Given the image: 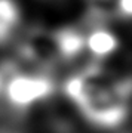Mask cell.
Instances as JSON below:
<instances>
[{"mask_svg": "<svg viewBox=\"0 0 132 133\" xmlns=\"http://www.w3.org/2000/svg\"><path fill=\"white\" fill-rule=\"evenodd\" d=\"M55 81L42 72H12L5 83L6 102L10 108L24 111L52 96Z\"/></svg>", "mask_w": 132, "mask_h": 133, "instance_id": "obj_1", "label": "cell"}, {"mask_svg": "<svg viewBox=\"0 0 132 133\" xmlns=\"http://www.w3.org/2000/svg\"><path fill=\"white\" fill-rule=\"evenodd\" d=\"M85 44L86 50L95 59H105L117 50L120 42L114 31L104 25H97L86 34Z\"/></svg>", "mask_w": 132, "mask_h": 133, "instance_id": "obj_2", "label": "cell"}, {"mask_svg": "<svg viewBox=\"0 0 132 133\" xmlns=\"http://www.w3.org/2000/svg\"><path fill=\"white\" fill-rule=\"evenodd\" d=\"M55 49L57 53L64 59H73L86 49L85 36H82L77 30L65 28L59 31L55 37Z\"/></svg>", "mask_w": 132, "mask_h": 133, "instance_id": "obj_3", "label": "cell"}, {"mask_svg": "<svg viewBox=\"0 0 132 133\" xmlns=\"http://www.w3.org/2000/svg\"><path fill=\"white\" fill-rule=\"evenodd\" d=\"M19 19V8L15 0H0V40L9 34Z\"/></svg>", "mask_w": 132, "mask_h": 133, "instance_id": "obj_4", "label": "cell"}, {"mask_svg": "<svg viewBox=\"0 0 132 133\" xmlns=\"http://www.w3.org/2000/svg\"><path fill=\"white\" fill-rule=\"evenodd\" d=\"M116 9L119 15L125 18H132V0H117Z\"/></svg>", "mask_w": 132, "mask_h": 133, "instance_id": "obj_5", "label": "cell"}]
</instances>
